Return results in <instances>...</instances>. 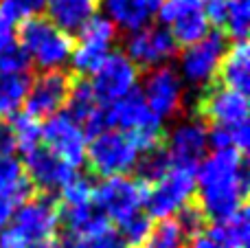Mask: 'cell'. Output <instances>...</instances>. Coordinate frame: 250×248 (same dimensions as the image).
Wrapping results in <instances>:
<instances>
[{"label": "cell", "mask_w": 250, "mask_h": 248, "mask_svg": "<svg viewBox=\"0 0 250 248\" xmlns=\"http://www.w3.org/2000/svg\"><path fill=\"white\" fill-rule=\"evenodd\" d=\"M83 246L86 248H127L125 242L121 240V235H119L117 227H108L105 231L97 233L90 240H83Z\"/></svg>", "instance_id": "cell-32"}, {"label": "cell", "mask_w": 250, "mask_h": 248, "mask_svg": "<svg viewBox=\"0 0 250 248\" xmlns=\"http://www.w3.org/2000/svg\"><path fill=\"white\" fill-rule=\"evenodd\" d=\"M151 228H154V220L143 211V213L129 218L127 222L119 224L117 231H119V235H121V240L125 242L127 248H143L147 242V237H149Z\"/></svg>", "instance_id": "cell-30"}, {"label": "cell", "mask_w": 250, "mask_h": 248, "mask_svg": "<svg viewBox=\"0 0 250 248\" xmlns=\"http://www.w3.org/2000/svg\"><path fill=\"white\" fill-rule=\"evenodd\" d=\"M195 205L211 222H220L244 209L248 198L244 154L237 149L207 154V158L195 167Z\"/></svg>", "instance_id": "cell-1"}, {"label": "cell", "mask_w": 250, "mask_h": 248, "mask_svg": "<svg viewBox=\"0 0 250 248\" xmlns=\"http://www.w3.org/2000/svg\"><path fill=\"white\" fill-rule=\"evenodd\" d=\"M202 2V11L207 16L211 26H222L226 16V2L229 0H200Z\"/></svg>", "instance_id": "cell-34"}, {"label": "cell", "mask_w": 250, "mask_h": 248, "mask_svg": "<svg viewBox=\"0 0 250 248\" xmlns=\"http://www.w3.org/2000/svg\"><path fill=\"white\" fill-rule=\"evenodd\" d=\"M156 18L171 33L178 48L191 46L211 33L200 0H160Z\"/></svg>", "instance_id": "cell-10"}, {"label": "cell", "mask_w": 250, "mask_h": 248, "mask_svg": "<svg viewBox=\"0 0 250 248\" xmlns=\"http://www.w3.org/2000/svg\"><path fill=\"white\" fill-rule=\"evenodd\" d=\"M11 227L18 228L31 244L55 240L62 227L60 205L51 196H29L16 207Z\"/></svg>", "instance_id": "cell-12"}, {"label": "cell", "mask_w": 250, "mask_h": 248, "mask_svg": "<svg viewBox=\"0 0 250 248\" xmlns=\"http://www.w3.org/2000/svg\"><path fill=\"white\" fill-rule=\"evenodd\" d=\"M114 42H117V26L108 18L95 16L77 31V42L73 46L68 64L82 77L83 75L90 77L97 66L105 60V55L114 51Z\"/></svg>", "instance_id": "cell-8"}, {"label": "cell", "mask_w": 250, "mask_h": 248, "mask_svg": "<svg viewBox=\"0 0 250 248\" xmlns=\"http://www.w3.org/2000/svg\"><path fill=\"white\" fill-rule=\"evenodd\" d=\"M22 2H26V4H29V7H31V11L35 13V7H33V2H31V0H22Z\"/></svg>", "instance_id": "cell-39"}, {"label": "cell", "mask_w": 250, "mask_h": 248, "mask_svg": "<svg viewBox=\"0 0 250 248\" xmlns=\"http://www.w3.org/2000/svg\"><path fill=\"white\" fill-rule=\"evenodd\" d=\"M31 248H62L57 240H51V242H40V244H31Z\"/></svg>", "instance_id": "cell-38"}, {"label": "cell", "mask_w": 250, "mask_h": 248, "mask_svg": "<svg viewBox=\"0 0 250 248\" xmlns=\"http://www.w3.org/2000/svg\"><path fill=\"white\" fill-rule=\"evenodd\" d=\"M29 86V73H0V121H9L24 110Z\"/></svg>", "instance_id": "cell-23"}, {"label": "cell", "mask_w": 250, "mask_h": 248, "mask_svg": "<svg viewBox=\"0 0 250 248\" xmlns=\"http://www.w3.org/2000/svg\"><path fill=\"white\" fill-rule=\"evenodd\" d=\"M165 152L169 154L173 165L195 167L207 158L208 154V127L202 119L189 117L169 130L165 139Z\"/></svg>", "instance_id": "cell-15"}, {"label": "cell", "mask_w": 250, "mask_h": 248, "mask_svg": "<svg viewBox=\"0 0 250 248\" xmlns=\"http://www.w3.org/2000/svg\"><path fill=\"white\" fill-rule=\"evenodd\" d=\"M217 77H220L224 88L248 95V90H250V46L246 40H237V42H230L226 46Z\"/></svg>", "instance_id": "cell-21"}, {"label": "cell", "mask_w": 250, "mask_h": 248, "mask_svg": "<svg viewBox=\"0 0 250 248\" xmlns=\"http://www.w3.org/2000/svg\"><path fill=\"white\" fill-rule=\"evenodd\" d=\"M187 248H220V246H217L215 242H213L208 235H204V233H200V235L191 237V240L187 242Z\"/></svg>", "instance_id": "cell-37"}, {"label": "cell", "mask_w": 250, "mask_h": 248, "mask_svg": "<svg viewBox=\"0 0 250 248\" xmlns=\"http://www.w3.org/2000/svg\"><path fill=\"white\" fill-rule=\"evenodd\" d=\"M138 90H141L147 108L151 110V114L160 123L178 117L185 108L187 86L182 83L178 70L171 68V66H160V68L149 70Z\"/></svg>", "instance_id": "cell-9"}, {"label": "cell", "mask_w": 250, "mask_h": 248, "mask_svg": "<svg viewBox=\"0 0 250 248\" xmlns=\"http://www.w3.org/2000/svg\"><path fill=\"white\" fill-rule=\"evenodd\" d=\"M9 123H11L13 139H16V152H22L26 156V154L40 147V143H42V121L33 119L22 110Z\"/></svg>", "instance_id": "cell-25"}, {"label": "cell", "mask_w": 250, "mask_h": 248, "mask_svg": "<svg viewBox=\"0 0 250 248\" xmlns=\"http://www.w3.org/2000/svg\"><path fill=\"white\" fill-rule=\"evenodd\" d=\"M173 220L178 222V227L185 231V235L189 237V240L191 237H195V235H200L202 228H204V224H207V218H204V213L200 211V207L195 205V202L187 205Z\"/></svg>", "instance_id": "cell-31"}, {"label": "cell", "mask_w": 250, "mask_h": 248, "mask_svg": "<svg viewBox=\"0 0 250 248\" xmlns=\"http://www.w3.org/2000/svg\"><path fill=\"white\" fill-rule=\"evenodd\" d=\"M70 82L73 79L64 70L40 73L35 79H31L29 95H26L24 101V112L31 114L33 119H38V121L62 112V108L66 105Z\"/></svg>", "instance_id": "cell-16"}, {"label": "cell", "mask_w": 250, "mask_h": 248, "mask_svg": "<svg viewBox=\"0 0 250 248\" xmlns=\"http://www.w3.org/2000/svg\"><path fill=\"white\" fill-rule=\"evenodd\" d=\"M189 237L185 235L176 220H160L154 224L149 237H147L143 248H187Z\"/></svg>", "instance_id": "cell-28"}, {"label": "cell", "mask_w": 250, "mask_h": 248, "mask_svg": "<svg viewBox=\"0 0 250 248\" xmlns=\"http://www.w3.org/2000/svg\"><path fill=\"white\" fill-rule=\"evenodd\" d=\"M64 108H66V114L73 117L77 123H82L83 127L99 112L101 103H99V99H97V95L88 79H75V82H70Z\"/></svg>", "instance_id": "cell-24"}, {"label": "cell", "mask_w": 250, "mask_h": 248, "mask_svg": "<svg viewBox=\"0 0 250 248\" xmlns=\"http://www.w3.org/2000/svg\"><path fill=\"white\" fill-rule=\"evenodd\" d=\"M16 38L29 64L38 66L42 73L62 70L73 55V35L57 29L51 20L42 16H31L20 22L16 29Z\"/></svg>", "instance_id": "cell-2"}, {"label": "cell", "mask_w": 250, "mask_h": 248, "mask_svg": "<svg viewBox=\"0 0 250 248\" xmlns=\"http://www.w3.org/2000/svg\"><path fill=\"white\" fill-rule=\"evenodd\" d=\"M147 185L132 176L104 178L95 187V207L110 224H123L145 211Z\"/></svg>", "instance_id": "cell-6"}, {"label": "cell", "mask_w": 250, "mask_h": 248, "mask_svg": "<svg viewBox=\"0 0 250 248\" xmlns=\"http://www.w3.org/2000/svg\"><path fill=\"white\" fill-rule=\"evenodd\" d=\"M0 248H31V242L9 224L4 231H0Z\"/></svg>", "instance_id": "cell-35"}, {"label": "cell", "mask_w": 250, "mask_h": 248, "mask_svg": "<svg viewBox=\"0 0 250 248\" xmlns=\"http://www.w3.org/2000/svg\"><path fill=\"white\" fill-rule=\"evenodd\" d=\"M90 86L95 90L101 105H110L114 101L138 90V68L129 62L123 51H112L97 66L90 75Z\"/></svg>", "instance_id": "cell-13"}, {"label": "cell", "mask_w": 250, "mask_h": 248, "mask_svg": "<svg viewBox=\"0 0 250 248\" xmlns=\"http://www.w3.org/2000/svg\"><path fill=\"white\" fill-rule=\"evenodd\" d=\"M226 38L220 31H211L207 38L182 48L178 57V75L182 83L191 88H208L220 73L222 57L226 51Z\"/></svg>", "instance_id": "cell-7"}, {"label": "cell", "mask_w": 250, "mask_h": 248, "mask_svg": "<svg viewBox=\"0 0 250 248\" xmlns=\"http://www.w3.org/2000/svg\"><path fill=\"white\" fill-rule=\"evenodd\" d=\"M42 9L46 11L44 16L46 20H51L57 29L73 35L86 22L99 16L101 0H46Z\"/></svg>", "instance_id": "cell-20"}, {"label": "cell", "mask_w": 250, "mask_h": 248, "mask_svg": "<svg viewBox=\"0 0 250 248\" xmlns=\"http://www.w3.org/2000/svg\"><path fill=\"white\" fill-rule=\"evenodd\" d=\"M16 154V139L9 121H0V156H13Z\"/></svg>", "instance_id": "cell-36"}, {"label": "cell", "mask_w": 250, "mask_h": 248, "mask_svg": "<svg viewBox=\"0 0 250 248\" xmlns=\"http://www.w3.org/2000/svg\"><path fill=\"white\" fill-rule=\"evenodd\" d=\"M22 169H24V176L29 180L31 189H40L44 196L62 191L73 180V176L77 174V169L68 167L64 161H60L55 154H51L42 145L38 149H33L31 154H26Z\"/></svg>", "instance_id": "cell-18"}, {"label": "cell", "mask_w": 250, "mask_h": 248, "mask_svg": "<svg viewBox=\"0 0 250 248\" xmlns=\"http://www.w3.org/2000/svg\"><path fill=\"white\" fill-rule=\"evenodd\" d=\"M222 29L230 35L233 42L246 40L250 29V0H229L226 2V16Z\"/></svg>", "instance_id": "cell-29"}, {"label": "cell", "mask_w": 250, "mask_h": 248, "mask_svg": "<svg viewBox=\"0 0 250 248\" xmlns=\"http://www.w3.org/2000/svg\"><path fill=\"white\" fill-rule=\"evenodd\" d=\"M171 165L173 163H171V158H169V154L165 152L163 145L156 149H149V152H145L141 158H138V165H136L138 180H143V183L149 187V185H154L156 180L163 178Z\"/></svg>", "instance_id": "cell-27"}, {"label": "cell", "mask_w": 250, "mask_h": 248, "mask_svg": "<svg viewBox=\"0 0 250 248\" xmlns=\"http://www.w3.org/2000/svg\"><path fill=\"white\" fill-rule=\"evenodd\" d=\"M0 189L18 196L20 200L29 198L31 185L24 176L22 163L16 156H0Z\"/></svg>", "instance_id": "cell-26"}, {"label": "cell", "mask_w": 250, "mask_h": 248, "mask_svg": "<svg viewBox=\"0 0 250 248\" xmlns=\"http://www.w3.org/2000/svg\"><path fill=\"white\" fill-rule=\"evenodd\" d=\"M123 53L136 68L154 70L160 66H169V62L178 55V44L165 26L149 24L141 31L127 33Z\"/></svg>", "instance_id": "cell-14"}, {"label": "cell", "mask_w": 250, "mask_h": 248, "mask_svg": "<svg viewBox=\"0 0 250 248\" xmlns=\"http://www.w3.org/2000/svg\"><path fill=\"white\" fill-rule=\"evenodd\" d=\"M208 237L220 248H248L250 244V213L248 207L229 218L213 222Z\"/></svg>", "instance_id": "cell-22"}, {"label": "cell", "mask_w": 250, "mask_h": 248, "mask_svg": "<svg viewBox=\"0 0 250 248\" xmlns=\"http://www.w3.org/2000/svg\"><path fill=\"white\" fill-rule=\"evenodd\" d=\"M104 125L105 130H119L132 136L143 154L160 147L165 139L163 123L147 108L141 90H134L123 99L104 105Z\"/></svg>", "instance_id": "cell-3"}, {"label": "cell", "mask_w": 250, "mask_h": 248, "mask_svg": "<svg viewBox=\"0 0 250 248\" xmlns=\"http://www.w3.org/2000/svg\"><path fill=\"white\" fill-rule=\"evenodd\" d=\"M202 119L213 127H237L248 123V95L224 86L208 88L198 103Z\"/></svg>", "instance_id": "cell-17"}, {"label": "cell", "mask_w": 250, "mask_h": 248, "mask_svg": "<svg viewBox=\"0 0 250 248\" xmlns=\"http://www.w3.org/2000/svg\"><path fill=\"white\" fill-rule=\"evenodd\" d=\"M42 141L48 152L73 169H79L86 163L88 134L82 123H77L66 112L53 114L42 123Z\"/></svg>", "instance_id": "cell-11"}, {"label": "cell", "mask_w": 250, "mask_h": 248, "mask_svg": "<svg viewBox=\"0 0 250 248\" xmlns=\"http://www.w3.org/2000/svg\"><path fill=\"white\" fill-rule=\"evenodd\" d=\"M141 156L143 152L132 136L119 130H104L88 139L86 163L90 165L92 174L101 178L127 176L129 171L136 169Z\"/></svg>", "instance_id": "cell-4"}, {"label": "cell", "mask_w": 250, "mask_h": 248, "mask_svg": "<svg viewBox=\"0 0 250 248\" xmlns=\"http://www.w3.org/2000/svg\"><path fill=\"white\" fill-rule=\"evenodd\" d=\"M20 202L22 200L18 196H13V193L0 189V231H4V228L11 224L13 213H16V207L20 205Z\"/></svg>", "instance_id": "cell-33"}, {"label": "cell", "mask_w": 250, "mask_h": 248, "mask_svg": "<svg viewBox=\"0 0 250 248\" xmlns=\"http://www.w3.org/2000/svg\"><path fill=\"white\" fill-rule=\"evenodd\" d=\"M104 18H108L117 31L134 33L154 22L160 0H101Z\"/></svg>", "instance_id": "cell-19"}, {"label": "cell", "mask_w": 250, "mask_h": 248, "mask_svg": "<svg viewBox=\"0 0 250 248\" xmlns=\"http://www.w3.org/2000/svg\"><path fill=\"white\" fill-rule=\"evenodd\" d=\"M195 198V169L171 165L160 180L147 187L145 213L151 220H171Z\"/></svg>", "instance_id": "cell-5"}]
</instances>
